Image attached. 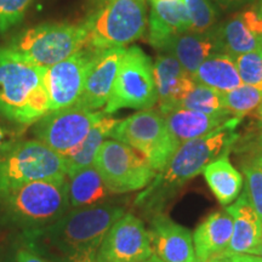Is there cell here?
I'll list each match as a JSON object with an SVG mask.
<instances>
[{"label":"cell","mask_w":262,"mask_h":262,"mask_svg":"<svg viewBox=\"0 0 262 262\" xmlns=\"http://www.w3.org/2000/svg\"><path fill=\"white\" fill-rule=\"evenodd\" d=\"M241 120L242 118L232 117L208 135L182 143L168 165L157 172L152 182L136 196L137 208L153 215L162 212L166 203L171 201L189 180L202 173L208 164L233 149L239 139L235 129Z\"/></svg>","instance_id":"obj_1"},{"label":"cell","mask_w":262,"mask_h":262,"mask_svg":"<svg viewBox=\"0 0 262 262\" xmlns=\"http://www.w3.org/2000/svg\"><path fill=\"white\" fill-rule=\"evenodd\" d=\"M125 214L123 206L101 204L73 209L54 225L26 233L40 241L70 262H96L97 251L114 222Z\"/></svg>","instance_id":"obj_2"},{"label":"cell","mask_w":262,"mask_h":262,"mask_svg":"<svg viewBox=\"0 0 262 262\" xmlns=\"http://www.w3.org/2000/svg\"><path fill=\"white\" fill-rule=\"evenodd\" d=\"M48 68L10 48L0 49V114L18 125L37 123L50 112Z\"/></svg>","instance_id":"obj_3"},{"label":"cell","mask_w":262,"mask_h":262,"mask_svg":"<svg viewBox=\"0 0 262 262\" xmlns=\"http://www.w3.org/2000/svg\"><path fill=\"white\" fill-rule=\"evenodd\" d=\"M0 208L25 233L47 228L70 210L68 178L39 180L2 193Z\"/></svg>","instance_id":"obj_4"},{"label":"cell","mask_w":262,"mask_h":262,"mask_svg":"<svg viewBox=\"0 0 262 262\" xmlns=\"http://www.w3.org/2000/svg\"><path fill=\"white\" fill-rule=\"evenodd\" d=\"M85 25L89 31L88 48H125L145 34L148 25L146 0H106Z\"/></svg>","instance_id":"obj_5"},{"label":"cell","mask_w":262,"mask_h":262,"mask_svg":"<svg viewBox=\"0 0 262 262\" xmlns=\"http://www.w3.org/2000/svg\"><path fill=\"white\" fill-rule=\"evenodd\" d=\"M85 22L72 24H42L22 31L9 42L8 48L44 68L71 57L88 45Z\"/></svg>","instance_id":"obj_6"},{"label":"cell","mask_w":262,"mask_h":262,"mask_svg":"<svg viewBox=\"0 0 262 262\" xmlns=\"http://www.w3.org/2000/svg\"><path fill=\"white\" fill-rule=\"evenodd\" d=\"M64 158L38 140H17L0 155V194L26 183L62 178Z\"/></svg>","instance_id":"obj_7"},{"label":"cell","mask_w":262,"mask_h":262,"mask_svg":"<svg viewBox=\"0 0 262 262\" xmlns=\"http://www.w3.org/2000/svg\"><path fill=\"white\" fill-rule=\"evenodd\" d=\"M111 137L137 150L156 172L162 171L168 165L180 147L170 134L165 118L152 108L119 120Z\"/></svg>","instance_id":"obj_8"},{"label":"cell","mask_w":262,"mask_h":262,"mask_svg":"<svg viewBox=\"0 0 262 262\" xmlns=\"http://www.w3.org/2000/svg\"><path fill=\"white\" fill-rule=\"evenodd\" d=\"M156 103L152 61L139 47L126 49L104 113L113 114L123 108L150 110Z\"/></svg>","instance_id":"obj_9"},{"label":"cell","mask_w":262,"mask_h":262,"mask_svg":"<svg viewBox=\"0 0 262 262\" xmlns=\"http://www.w3.org/2000/svg\"><path fill=\"white\" fill-rule=\"evenodd\" d=\"M94 166L112 193H129L146 188L156 170L137 150L116 140H106L98 149Z\"/></svg>","instance_id":"obj_10"},{"label":"cell","mask_w":262,"mask_h":262,"mask_svg":"<svg viewBox=\"0 0 262 262\" xmlns=\"http://www.w3.org/2000/svg\"><path fill=\"white\" fill-rule=\"evenodd\" d=\"M104 116V111H90L75 104L45 114L34 123L33 134L35 140L47 145L62 158H67Z\"/></svg>","instance_id":"obj_11"},{"label":"cell","mask_w":262,"mask_h":262,"mask_svg":"<svg viewBox=\"0 0 262 262\" xmlns=\"http://www.w3.org/2000/svg\"><path fill=\"white\" fill-rule=\"evenodd\" d=\"M96 50L84 48L47 70V89L51 111L73 107L83 94L88 72Z\"/></svg>","instance_id":"obj_12"},{"label":"cell","mask_w":262,"mask_h":262,"mask_svg":"<svg viewBox=\"0 0 262 262\" xmlns=\"http://www.w3.org/2000/svg\"><path fill=\"white\" fill-rule=\"evenodd\" d=\"M152 257L148 232L133 214L114 222L97 251L96 262H139Z\"/></svg>","instance_id":"obj_13"},{"label":"cell","mask_w":262,"mask_h":262,"mask_svg":"<svg viewBox=\"0 0 262 262\" xmlns=\"http://www.w3.org/2000/svg\"><path fill=\"white\" fill-rule=\"evenodd\" d=\"M125 51V48L96 50L78 106L90 111H100L106 106Z\"/></svg>","instance_id":"obj_14"},{"label":"cell","mask_w":262,"mask_h":262,"mask_svg":"<svg viewBox=\"0 0 262 262\" xmlns=\"http://www.w3.org/2000/svg\"><path fill=\"white\" fill-rule=\"evenodd\" d=\"M147 232L152 256L159 262H195L192 233L166 215H153Z\"/></svg>","instance_id":"obj_15"},{"label":"cell","mask_w":262,"mask_h":262,"mask_svg":"<svg viewBox=\"0 0 262 262\" xmlns=\"http://www.w3.org/2000/svg\"><path fill=\"white\" fill-rule=\"evenodd\" d=\"M214 31L220 51L233 58L262 49V15L256 6L238 12Z\"/></svg>","instance_id":"obj_16"},{"label":"cell","mask_w":262,"mask_h":262,"mask_svg":"<svg viewBox=\"0 0 262 262\" xmlns=\"http://www.w3.org/2000/svg\"><path fill=\"white\" fill-rule=\"evenodd\" d=\"M158 111L163 116L179 108L183 97L194 86L192 75L169 54L159 55L153 64Z\"/></svg>","instance_id":"obj_17"},{"label":"cell","mask_w":262,"mask_h":262,"mask_svg":"<svg viewBox=\"0 0 262 262\" xmlns=\"http://www.w3.org/2000/svg\"><path fill=\"white\" fill-rule=\"evenodd\" d=\"M226 211L233 220V232L228 247L214 258H227L235 255L249 254L256 247L261 233V220L256 210L249 201L247 192H243L233 204L227 206Z\"/></svg>","instance_id":"obj_18"},{"label":"cell","mask_w":262,"mask_h":262,"mask_svg":"<svg viewBox=\"0 0 262 262\" xmlns=\"http://www.w3.org/2000/svg\"><path fill=\"white\" fill-rule=\"evenodd\" d=\"M148 19V41L162 50L176 35L191 31L187 9L183 0H153Z\"/></svg>","instance_id":"obj_19"},{"label":"cell","mask_w":262,"mask_h":262,"mask_svg":"<svg viewBox=\"0 0 262 262\" xmlns=\"http://www.w3.org/2000/svg\"><path fill=\"white\" fill-rule=\"evenodd\" d=\"M214 29L208 33H182L170 39L162 50L175 57L183 70L193 75L206 58L221 52Z\"/></svg>","instance_id":"obj_20"},{"label":"cell","mask_w":262,"mask_h":262,"mask_svg":"<svg viewBox=\"0 0 262 262\" xmlns=\"http://www.w3.org/2000/svg\"><path fill=\"white\" fill-rule=\"evenodd\" d=\"M164 118L173 140L181 146L187 141L212 133L232 118V114L228 112L208 114L186 108H175Z\"/></svg>","instance_id":"obj_21"},{"label":"cell","mask_w":262,"mask_h":262,"mask_svg":"<svg viewBox=\"0 0 262 262\" xmlns=\"http://www.w3.org/2000/svg\"><path fill=\"white\" fill-rule=\"evenodd\" d=\"M233 232V220L227 211L212 212L192 234L196 261L220 255L228 247Z\"/></svg>","instance_id":"obj_22"},{"label":"cell","mask_w":262,"mask_h":262,"mask_svg":"<svg viewBox=\"0 0 262 262\" xmlns=\"http://www.w3.org/2000/svg\"><path fill=\"white\" fill-rule=\"evenodd\" d=\"M192 77L196 84L220 93H228L243 84L235 60L224 52H217L206 58Z\"/></svg>","instance_id":"obj_23"},{"label":"cell","mask_w":262,"mask_h":262,"mask_svg":"<svg viewBox=\"0 0 262 262\" xmlns=\"http://www.w3.org/2000/svg\"><path fill=\"white\" fill-rule=\"evenodd\" d=\"M228 155L229 153H226L219 157L203 170L208 186L224 206L232 204L241 195L243 188V178L232 165Z\"/></svg>","instance_id":"obj_24"},{"label":"cell","mask_w":262,"mask_h":262,"mask_svg":"<svg viewBox=\"0 0 262 262\" xmlns=\"http://www.w3.org/2000/svg\"><path fill=\"white\" fill-rule=\"evenodd\" d=\"M112 194L94 165L68 176V198L72 209L89 208L101 203Z\"/></svg>","instance_id":"obj_25"},{"label":"cell","mask_w":262,"mask_h":262,"mask_svg":"<svg viewBox=\"0 0 262 262\" xmlns=\"http://www.w3.org/2000/svg\"><path fill=\"white\" fill-rule=\"evenodd\" d=\"M118 122L119 119L111 117V114H106L102 119L95 124L85 140L81 142V145L71 156L64 158L67 178L79 170L94 165L95 157H96L98 149L101 148L107 137H111V134Z\"/></svg>","instance_id":"obj_26"},{"label":"cell","mask_w":262,"mask_h":262,"mask_svg":"<svg viewBox=\"0 0 262 262\" xmlns=\"http://www.w3.org/2000/svg\"><path fill=\"white\" fill-rule=\"evenodd\" d=\"M224 108L233 117L243 118L256 111L262 103V88L242 84L241 86L222 93Z\"/></svg>","instance_id":"obj_27"},{"label":"cell","mask_w":262,"mask_h":262,"mask_svg":"<svg viewBox=\"0 0 262 262\" xmlns=\"http://www.w3.org/2000/svg\"><path fill=\"white\" fill-rule=\"evenodd\" d=\"M179 108H186V110L208 114L227 112L222 102V93L196 83L183 97Z\"/></svg>","instance_id":"obj_28"},{"label":"cell","mask_w":262,"mask_h":262,"mask_svg":"<svg viewBox=\"0 0 262 262\" xmlns=\"http://www.w3.org/2000/svg\"><path fill=\"white\" fill-rule=\"evenodd\" d=\"M241 168L247 179L244 191L247 192L249 201L256 210L262 224V153L247 157Z\"/></svg>","instance_id":"obj_29"},{"label":"cell","mask_w":262,"mask_h":262,"mask_svg":"<svg viewBox=\"0 0 262 262\" xmlns=\"http://www.w3.org/2000/svg\"><path fill=\"white\" fill-rule=\"evenodd\" d=\"M187 9L191 31L193 33H208L216 27L219 14L210 0H183Z\"/></svg>","instance_id":"obj_30"},{"label":"cell","mask_w":262,"mask_h":262,"mask_svg":"<svg viewBox=\"0 0 262 262\" xmlns=\"http://www.w3.org/2000/svg\"><path fill=\"white\" fill-rule=\"evenodd\" d=\"M234 60L243 84L262 88V49L241 55Z\"/></svg>","instance_id":"obj_31"},{"label":"cell","mask_w":262,"mask_h":262,"mask_svg":"<svg viewBox=\"0 0 262 262\" xmlns=\"http://www.w3.org/2000/svg\"><path fill=\"white\" fill-rule=\"evenodd\" d=\"M33 2L34 0H0V35L24 19Z\"/></svg>","instance_id":"obj_32"},{"label":"cell","mask_w":262,"mask_h":262,"mask_svg":"<svg viewBox=\"0 0 262 262\" xmlns=\"http://www.w3.org/2000/svg\"><path fill=\"white\" fill-rule=\"evenodd\" d=\"M233 148H235L238 153H243L247 157L262 153V125H260V129L257 131H253L243 139L239 137Z\"/></svg>","instance_id":"obj_33"},{"label":"cell","mask_w":262,"mask_h":262,"mask_svg":"<svg viewBox=\"0 0 262 262\" xmlns=\"http://www.w3.org/2000/svg\"><path fill=\"white\" fill-rule=\"evenodd\" d=\"M19 134L21 131L9 127L4 122L0 120V155L19 139Z\"/></svg>","instance_id":"obj_34"},{"label":"cell","mask_w":262,"mask_h":262,"mask_svg":"<svg viewBox=\"0 0 262 262\" xmlns=\"http://www.w3.org/2000/svg\"><path fill=\"white\" fill-rule=\"evenodd\" d=\"M16 262H50L41 257L40 255L35 254L29 249H21L16 255Z\"/></svg>","instance_id":"obj_35"},{"label":"cell","mask_w":262,"mask_h":262,"mask_svg":"<svg viewBox=\"0 0 262 262\" xmlns=\"http://www.w3.org/2000/svg\"><path fill=\"white\" fill-rule=\"evenodd\" d=\"M210 2H214L224 10H235L251 4L254 0H210Z\"/></svg>","instance_id":"obj_36"},{"label":"cell","mask_w":262,"mask_h":262,"mask_svg":"<svg viewBox=\"0 0 262 262\" xmlns=\"http://www.w3.org/2000/svg\"><path fill=\"white\" fill-rule=\"evenodd\" d=\"M227 262H262L261 257L254 256V255H235V256L226 258Z\"/></svg>","instance_id":"obj_37"},{"label":"cell","mask_w":262,"mask_h":262,"mask_svg":"<svg viewBox=\"0 0 262 262\" xmlns=\"http://www.w3.org/2000/svg\"><path fill=\"white\" fill-rule=\"evenodd\" d=\"M248 255H254V256L261 257L262 258V243H257L256 247H254L249 251Z\"/></svg>","instance_id":"obj_38"},{"label":"cell","mask_w":262,"mask_h":262,"mask_svg":"<svg viewBox=\"0 0 262 262\" xmlns=\"http://www.w3.org/2000/svg\"><path fill=\"white\" fill-rule=\"evenodd\" d=\"M256 118L258 119V123L260 125H262V103L260 104V107L256 110Z\"/></svg>","instance_id":"obj_39"},{"label":"cell","mask_w":262,"mask_h":262,"mask_svg":"<svg viewBox=\"0 0 262 262\" xmlns=\"http://www.w3.org/2000/svg\"><path fill=\"white\" fill-rule=\"evenodd\" d=\"M195 262H227L226 258H209V260H204V261H196Z\"/></svg>","instance_id":"obj_40"},{"label":"cell","mask_w":262,"mask_h":262,"mask_svg":"<svg viewBox=\"0 0 262 262\" xmlns=\"http://www.w3.org/2000/svg\"><path fill=\"white\" fill-rule=\"evenodd\" d=\"M256 9H257V11L260 12V14L262 15V0H258V2H257Z\"/></svg>","instance_id":"obj_41"},{"label":"cell","mask_w":262,"mask_h":262,"mask_svg":"<svg viewBox=\"0 0 262 262\" xmlns=\"http://www.w3.org/2000/svg\"><path fill=\"white\" fill-rule=\"evenodd\" d=\"M139 262H159L158 260H157V258H155V257H150V258H148V260H145V261H139Z\"/></svg>","instance_id":"obj_42"},{"label":"cell","mask_w":262,"mask_h":262,"mask_svg":"<svg viewBox=\"0 0 262 262\" xmlns=\"http://www.w3.org/2000/svg\"><path fill=\"white\" fill-rule=\"evenodd\" d=\"M258 243H262V227H261V233H260V239H258Z\"/></svg>","instance_id":"obj_43"},{"label":"cell","mask_w":262,"mask_h":262,"mask_svg":"<svg viewBox=\"0 0 262 262\" xmlns=\"http://www.w3.org/2000/svg\"><path fill=\"white\" fill-rule=\"evenodd\" d=\"M150 2H153V0H150ZM163 2H166V0H163Z\"/></svg>","instance_id":"obj_44"}]
</instances>
